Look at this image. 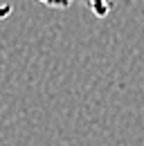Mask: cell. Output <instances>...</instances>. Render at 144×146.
Returning <instances> with one entry per match:
<instances>
[{
    "instance_id": "6da1fadb",
    "label": "cell",
    "mask_w": 144,
    "mask_h": 146,
    "mask_svg": "<svg viewBox=\"0 0 144 146\" xmlns=\"http://www.w3.org/2000/svg\"><path fill=\"white\" fill-rule=\"evenodd\" d=\"M88 5V9L97 16V18H106L108 14L113 11V2L110 0H83Z\"/></svg>"
},
{
    "instance_id": "7a4b0ae2",
    "label": "cell",
    "mask_w": 144,
    "mask_h": 146,
    "mask_svg": "<svg viewBox=\"0 0 144 146\" xmlns=\"http://www.w3.org/2000/svg\"><path fill=\"white\" fill-rule=\"evenodd\" d=\"M38 2L45 7H54V9H68L74 0H38Z\"/></svg>"
},
{
    "instance_id": "3957f363",
    "label": "cell",
    "mask_w": 144,
    "mask_h": 146,
    "mask_svg": "<svg viewBox=\"0 0 144 146\" xmlns=\"http://www.w3.org/2000/svg\"><path fill=\"white\" fill-rule=\"evenodd\" d=\"M11 14H14V7H11L9 2H0V20L9 18Z\"/></svg>"
}]
</instances>
